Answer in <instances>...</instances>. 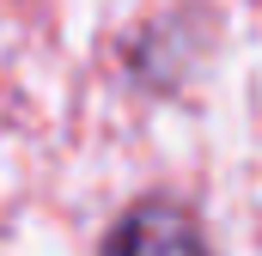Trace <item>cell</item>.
<instances>
[{
	"mask_svg": "<svg viewBox=\"0 0 262 256\" xmlns=\"http://www.w3.org/2000/svg\"><path fill=\"white\" fill-rule=\"evenodd\" d=\"M98 256H213V244L177 195H146L104 232Z\"/></svg>",
	"mask_w": 262,
	"mask_h": 256,
	"instance_id": "obj_1",
	"label": "cell"
}]
</instances>
